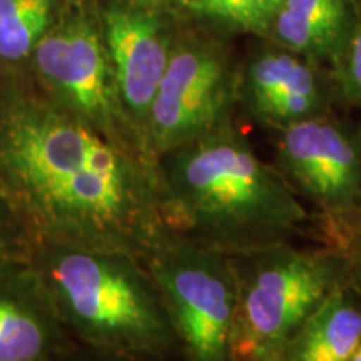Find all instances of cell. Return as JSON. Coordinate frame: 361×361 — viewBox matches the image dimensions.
Instances as JSON below:
<instances>
[{"instance_id":"obj_1","label":"cell","mask_w":361,"mask_h":361,"mask_svg":"<svg viewBox=\"0 0 361 361\" xmlns=\"http://www.w3.org/2000/svg\"><path fill=\"white\" fill-rule=\"evenodd\" d=\"M0 188L35 243L144 259L166 234L154 162L19 79L0 85Z\"/></svg>"},{"instance_id":"obj_2","label":"cell","mask_w":361,"mask_h":361,"mask_svg":"<svg viewBox=\"0 0 361 361\" xmlns=\"http://www.w3.org/2000/svg\"><path fill=\"white\" fill-rule=\"evenodd\" d=\"M168 234L228 256L293 241L310 218L274 166L228 121L154 162Z\"/></svg>"},{"instance_id":"obj_3","label":"cell","mask_w":361,"mask_h":361,"mask_svg":"<svg viewBox=\"0 0 361 361\" xmlns=\"http://www.w3.org/2000/svg\"><path fill=\"white\" fill-rule=\"evenodd\" d=\"M30 268L72 341L106 353L178 361L168 311L142 258L37 243Z\"/></svg>"},{"instance_id":"obj_4","label":"cell","mask_w":361,"mask_h":361,"mask_svg":"<svg viewBox=\"0 0 361 361\" xmlns=\"http://www.w3.org/2000/svg\"><path fill=\"white\" fill-rule=\"evenodd\" d=\"M238 283L233 361H278L286 343L343 283L348 255L293 241L231 256Z\"/></svg>"},{"instance_id":"obj_5","label":"cell","mask_w":361,"mask_h":361,"mask_svg":"<svg viewBox=\"0 0 361 361\" xmlns=\"http://www.w3.org/2000/svg\"><path fill=\"white\" fill-rule=\"evenodd\" d=\"M144 263L168 311L178 361H233L238 283L231 256L166 233Z\"/></svg>"},{"instance_id":"obj_6","label":"cell","mask_w":361,"mask_h":361,"mask_svg":"<svg viewBox=\"0 0 361 361\" xmlns=\"http://www.w3.org/2000/svg\"><path fill=\"white\" fill-rule=\"evenodd\" d=\"M279 133L274 168L311 206L324 245L348 255L361 238V133L326 114Z\"/></svg>"},{"instance_id":"obj_7","label":"cell","mask_w":361,"mask_h":361,"mask_svg":"<svg viewBox=\"0 0 361 361\" xmlns=\"http://www.w3.org/2000/svg\"><path fill=\"white\" fill-rule=\"evenodd\" d=\"M30 62L35 82L52 101L112 141L141 152L121 111L104 35L90 22L72 17L49 29Z\"/></svg>"},{"instance_id":"obj_8","label":"cell","mask_w":361,"mask_h":361,"mask_svg":"<svg viewBox=\"0 0 361 361\" xmlns=\"http://www.w3.org/2000/svg\"><path fill=\"white\" fill-rule=\"evenodd\" d=\"M238 80L226 57L204 44L173 49L149 109L144 144L156 159L228 121Z\"/></svg>"},{"instance_id":"obj_9","label":"cell","mask_w":361,"mask_h":361,"mask_svg":"<svg viewBox=\"0 0 361 361\" xmlns=\"http://www.w3.org/2000/svg\"><path fill=\"white\" fill-rule=\"evenodd\" d=\"M104 22V42L109 54L121 111L135 144L149 159L144 130L173 47L159 20L147 12L114 7L106 12Z\"/></svg>"},{"instance_id":"obj_10","label":"cell","mask_w":361,"mask_h":361,"mask_svg":"<svg viewBox=\"0 0 361 361\" xmlns=\"http://www.w3.org/2000/svg\"><path fill=\"white\" fill-rule=\"evenodd\" d=\"M335 82L296 54L255 57L238 80V96L256 119L279 130L326 114Z\"/></svg>"},{"instance_id":"obj_11","label":"cell","mask_w":361,"mask_h":361,"mask_svg":"<svg viewBox=\"0 0 361 361\" xmlns=\"http://www.w3.org/2000/svg\"><path fill=\"white\" fill-rule=\"evenodd\" d=\"M32 268L0 273V361H51L72 348Z\"/></svg>"},{"instance_id":"obj_12","label":"cell","mask_w":361,"mask_h":361,"mask_svg":"<svg viewBox=\"0 0 361 361\" xmlns=\"http://www.w3.org/2000/svg\"><path fill=\"white\" fill-rule=\"evenodd\" d=\"M361 345V303L340 284L286 343L278 361H350Z\"/></svg>"},{"instance_id":"obj_13","label":"cell","mask_w":361,"mask_h":361,"mask_svg":"<svg viewBox=\"0 0 361 361\" xmlns=\"http://www.w3.org/2000/svg\"><path fill=\"white\" fill-rule=\"evenodd\" d=\"M345 0H283L274 32L293 54L324 57L341 51Z\"/></svg>"},{"instance_id":"obj_14","label":"cell","mask_w":361,"mask_h":361,"mask_svg":"<svg viewBox=\"0 0 361 361\" xmlns=\"http://www.w3.org/2000/svg\"><path fill=\"white\" fill-rule=\"evenodd\" d=\"M57 0H0V61H30L51 24Z\"/></svg>"},{"instance_id":"obj_15","label":"cell","mask_w":361,"mask_h":361,"mask_svg":"<svg viewBox=\"0 0 361 361\" xmlns=\"http://www.w3.org/2000/svg\"><path fill=\"white\" fill-rule=\"evenodd\" d=\"M283 0H186L194 13L223 20L252 32L273 27Z\"/></svg>"},{"instance_id":"obj_16","label":"cell","mask_w":361,"mask_h":361,"mask_svg":"<svg viewBox=\"0 0 361 361\" xmlns=\"http://www.w3.org/2000/svg\"><path fill=\"white\" fill-rule=\"evenodd\" d=\"M37 243L0 188V273L29 266Z\"/></svg>"},{"instance_id":"obj_17","label":"cell","mask_w":361,"mask_h":361,"mask_svg":"<svg viewBox=\"0 0 361 361\" xmlns=\"http://www.w3.org/2000/svg\"><path fill=\"white\" fill-rule=\"evenodd\" d=\"M336 57L338 64L333 78L336 96L348 102L361 104V30L353 34Z\"/></svg>"},{"instance_id":"obj_18","label":"cell","mask_w":361,"mask_h":361,"mask_svg":"<svg viewBox=\"0 0 361 361\" xmlns=\"http://www.w3.org/2000/svg\"><path fill=\"white\" fill-rule=\"evenodd\" d=\"M51 361H164V360H149V358H135V356H124V355H114V353H106V351H99L87 348V346L78 345L69 350H66L64 353H61Z\"/></svg>"},{"instance_id":"obj_19","label":"cell","mask_w":361,"mask_h":361,"mask_svg":"<svg viewBox=\"0 0 361 361\" xmlns=\"http://www.w3.org/2000/svg\"><path fill=\"white\" fill-rule=\"evenodd\" d=\"M350 259V283L361 303V238L348 252Z\"/></svg>"},{"instance_id":"obj_20","label":"cell","mask_w":361,"mask_h":361,"mask_svg":"<svg viewBox=\"0 0 361 361\" xmlns=\"http://www.w3.org/2000/svg\"><path fill=\"white\" fill-rule=\"evenodd\" d=\"M350 361H361V345L356 348V351L353 353V356H351Z\"/></svg>"},{"instance_id":"obj_21","label":"cell","mask_w":361,"mask_h":361,"mask_svg":"<svg viewBox=\"0 0 361 361\" xmlns=\"http://www.w3.org/2000/svg\"><path fill=\"white\" fill-rule=\"evenodd\" d=\"M152 2H156V0H152Z\"/></svg>"},{"instance_id":"obj_22","label":"cell","mask_w":361,"mask_h":361,"mask_svg":"<svg viewBox=\"0 0 361 361\" xmlns=\"http://www.w3.org/2000/svg\"><path fill=\"white\" fill-rule=\"evenodd\" d=\"M360 133H361V130H360Z\"/></svg>"}]
</instances>
